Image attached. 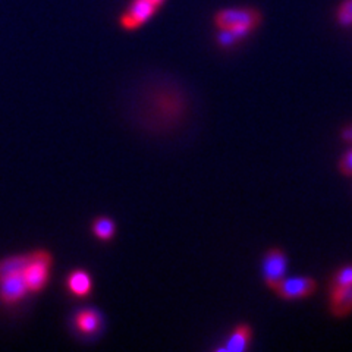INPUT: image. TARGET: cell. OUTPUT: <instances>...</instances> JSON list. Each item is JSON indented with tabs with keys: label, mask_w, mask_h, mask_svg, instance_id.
Masks as SVG:
<instances>
[{
	"label": "cell",
	"mask_w": 352,
	"mask_h": 352,
	"mask_svg": "<svg viewBox=\"0 0 352 352\" xmlns=\"http://www.w3.org/2000/svg\"><path fill=\"white\" fill-rule=\"evenodd\" d=\"M213 21L219 30L232 31L235 37L242 41L260 27L263 16L256 8L234 6L217 10Z\"/></svg>",
	"instance_id": "6da1fadb"
},
{
	"label": "cell",
	"mask_w": 352,
	"mask_h": 352,
	"mask_svg": "<svg viewBox=\"0 0 352 352\" xmlns=\"http://www.w3.org/2000/svg\"><path fill=\"white\" fill-rule=\"evenodd\" d=\"M52 257L47 251H36L30 254L28 261L22 270L28 292H40L49 280Z\"/></svg>",
	"instance_id": "7a4b0ae2"
},
{
	"label": "cell",
	"mask_w": 352,
	"mask_h": 352,
	"mask_svg": "<svg viewBox=\"0 0 352 352\" xmlns=\"http://www.w3.org/2000/svg\"><path fill=\"white\" fill-rule=\"evenodd\" d=\"M286 270H288V257L283 250L273 247L264 252L261 273L263 280L269 289L273 291L286 278Z\"/></svg>",
	"instance_id": "3957f363"
},
{
	"label": "cell",
	"mask_w": 352,
	"mask_h": 352,
	"mask_svg": "<svg viewBox=\"0 0 352 352\" xmlns=\"http://www.w3.org/2000/svg\"><path fill=\"white\" fill-rule=\"evenodd\" d=\"M317 283L313 278L308 276H295V278H285L276 288H274V294L279 298L285 301H298L310 298V296L316 292Z\"/></svg>",
	"instance_id": "277c9868"
},
{
	"label": "cell",
	"mask_w": 352,
	"mask_h": 352,
	"mask_svg": "<svg viewBox=\"0 0 352 352\" xmlns=\"http://www.w3.org/2000/svg\"><path fill=\"white\" fill-rule=\"evenodd\" d=\"M157 9L148 0H132L126 12L120 16V25L128 31L137 30L150 21Z\"/></svg>",
	"instance_id": "5b68a950"
},
{
	"label": "cell",
	"mask_w": 352,
	"mask_h": 352,
	"mask_svg": "<svg viewBox=\"0 0 352 352\" xmlns=\"http://www.w3.org/2000/svg\"><path fill=\"white\" fill-rule=\"evenodd\" d=\"M329 305L335 317H348L352 313V285L330 286Z\"/></svg>",
	"instance_id": "8992f818"
},
{
	"label": "cell",
	"mask_w": 352,
	"mask_h": 352,
	"mask_svg": "<svg viewBox=\"0 0 352 352\" xmlns=\"http://www.w3.org/2000/svg\"><path fill=\"white\" fill-rule=\"evenodd\" d=\"M28 294L22 273L12 274L0 280V300L5 304H16Z\"/></svg>",
	"instance_id": "52a82bcc"
},
{
	"label": "cell",
	"mask_w": 352,
	"mask_h": 352,
	"mask_svg": "<svg viewBox=\"0 0 352 352\" xmlns=\"http://www.w3.org/2000/svg\"><path fill=\"white\" fill-rule=\"evenodd\" d=\"M252 339V330L248 324L242 323L238 324L232 333L229 335L228 340H226V346H223V351H229V352H242L250 348Z\"/></svg>",
	"instance_id": "ba28073f"
},
{
	"label": "cell",
	"mask_w": 352,
	"mask_h": 352,
	"mask_svg": "<svg viewBox=\"0 0 352 352\" xmlns=\"http://www.w3.org/2000/svg\"><path fill=\"white\" fill-rule=\"evenodd\" d=\"M75 326L81 333L93 335L102 326V316L93 308H85L75 316Z\"/></svg>",
	"instance_id": "9c48e42d"
},
{
	"label": "cell",
	"mask_w": 352,
	"mask_h": 352,
	"mask_svg": "<svg viewBox=\"0 0 352 352\" xmlns=\"http://www.w3.org/2000/svg\"><path fill=\"white\" fill-rule=\"evenodd\" d=\"M66 285H68V289L72 295L82 298V296H87L91 291V278L84 270H75L69 274Z\"/></svg>",
	"instance_id": "30bf717a"
},
{
	"label": "cell",
	"mask_w": 352,
	"mask_h": 352,
	"mask_svg": "<svg viewBox=\"0 0 352 352\" xmlns=\"http://www.w3.org/2000/svg\"><path fill=\"white\" fill-rule=\"evenodd\" d=\"M28 257L30 254L12 256V257H6L3 260H0V280L8 276H12V274L22 273L28 261Z\"/></svg>",
	"instance_id": "8fae6325"
},
{
	"label": "cell",
	"mask_w": 352,
	"mask_h": 352,
	"mask_svg": "<svg viewBox=\"0 0 352 352\" xmlns=\"http://www.w3.org/2000/svg\"><path fill=\"white\" fill-rule=\"evenodd\" d=\"M93 232L98 239L109 241L115 235V223L107 217H98L93 223Z\"/></svg>",
	"instance_id": "7c38bea8"
},
{
	"label": "cell",
	"mask_w": 352,
	"mask_h": 352,
	"mask_svg": "<svg viewBox=\"0 0 352 352\" xmlns=\"http://www.w3.org/2000/svg\"><path fill=\"white\" fill-rule=\"evenodd\" d=\"M335 16L340 27H352V0H342L336 8Z\"/></svg>",
	"instance_id": "4fadbf2b"
},
{
	"label": "cell",
	"mask_w": 352,
	"mask_h": 352,
	"mask_svg": "<svg viewBox=\"0 0 352 352\" xmlns=\"http://www.w3.org/2000/svg\"><path fill=\"white\" fill-rule=\"evenodd\" d=\"M345 285H352V264H346V266L338 269L332 278V283H330V286Z\"/></svg>",
	"instance_id": "5bb4252c"
},
{
	"label": "cell",
	"mask_w": 352,
	"mask_h": 352,
	"mask_svg": "<svg viewBox=\"0 0 352 352\" xmlns=\"http://www.w3.org/2000/svg\"><path fill=\"white\" fill-rule=\"evenodd\" d=\"M339 170L345 176H352V150L345 153L342 159L339 160Z\"/></svg>",
	"instance_id": "9a60e30c"
},
{
	"label": "cell",
	"mask_w": 352,
	"mask_h": 352,
	"mask_svg": "<svg viewBox=\"0 0 352 352\" xmlns=\"http://www.w3.org/2000/svg\"><path fill=\"white\" fill-rule=\"evenodd\" d=\"M340 137H342V140L345 142H349V144H352V125H348L342 129V132H340Z\"/></svg>",
	"instance_id": "2e32d148"
},
{
	"label": "cell",
	"mask_w": 352,
	"mask_h": 352,
	"mask_svg": "<svg viewBox=\"0 0 352 352\" xmlns=\"http://www.w3.org/2000/svg\"><path fill=\"white\" fill-rule=\"evenodd\" d=\"M148 2H151L154 6L160 8V6H163V5H164V2H166V0H148Z\"/></svg>",
	"instance_id": "e0dca14e"
}]
</instances>
